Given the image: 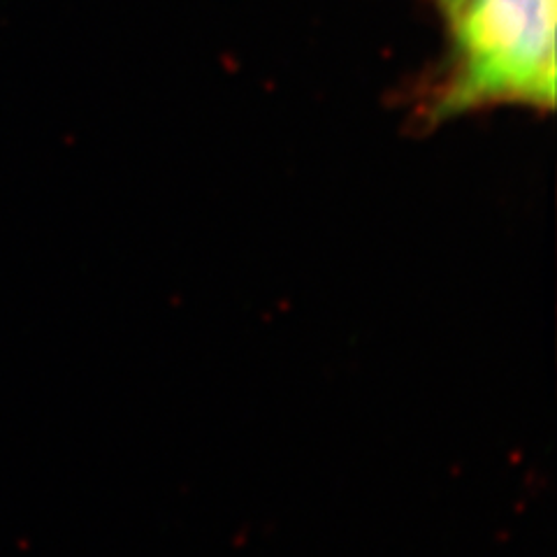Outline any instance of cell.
Segmentation results:
<instances>
[{
	"label": "cell",
	"instance_id": "2",
	"mask_svg": "<svg viewBox=\"0 0 557 557\" xmlns=\"http://www.w3.org/2000/svg\"><path fill=\"white\" fill-rule=\"evenodd\" d=\"M440 5L444 10V14H446V20H450V16L456 14V10L462 5V0H440Z\"/></svg>",
	"mask_w": 557,
	"mask_h": 557
},
{
	"label": "cell",
	"instance_id": "1",
	"mask_svg": "<svg viewBox=\"0 0 557 557\" xmlns=\"http://www.w3.org/2000/svg\"><path fill=\"white\" fill-rule=\"evenodd\" d=\"M453 70L437 112L448 116L491 102H555V0H462Z\"/></svg>",
	"mask_w": 557,
	"mask_h": 557
}]
</instances>
